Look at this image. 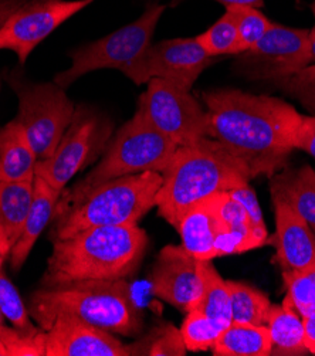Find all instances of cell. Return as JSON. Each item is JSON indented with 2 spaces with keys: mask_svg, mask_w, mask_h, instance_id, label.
Masks as SVG:
<instances>
[{
  "mask_svg": "<svg viewBox=\"0 0 315 356\" xmlns=\"http://www.w3.org/2000/svg\"><path fill=\"white\" fill-rule=\"evenodd\" d=\"M162 179L156 196L158 213L177 229L191 207L248 185L252 176L222 144L207 136L192 145L178 147L162 172Z\"/></svg>",
  "mask_w": 315,
  "mask_h": 356,
  "instance_id": "3957f363",
  "label": "cell"
},
{
  "mask_svg": "<svg viewBox=\"0 0 315 356\" xmlns=\"http://www.w3.org/2000/svg\"><path fill=\"white\" fill-rule=\"evenodd\" d=\"M0 355L46 356V331L22 332L3 327L0 330Z\"/></svg>",
  "mask_w": 315,
  "mask_h": 356,
  "instance_id": "4dcf8cb0",
  "label": "cell"
},
{
  "mask_svg": "<svg viewBox=\"0 0 315 356\" xmlns=\"http://www.w3.org/2000/svg\"><path fill=\"white\" fill-rule=\"evenodd\" d=\"M266 327L271 338L270 355H302L307 350L304 324L300 314L290 305H271Z\"/></svg>",
  "mask_w": 315,
  "mask_h": 356,
  "instance_id": "cb8c5ba5",
  "label": "cell"
},
{
  "mask_svg": "<svg viewBox=\"0 0 315 356\" xmlns=\"http://www.w3.org/2000/svg\"><path fill=\"white\" fill-rule=\"evenodd\" d=\"M163 12L165 6H150L138 20L99 40L76 49L72 51V65L58 73L54 83L65 90L91 71L107 68L120 70L128 76L152 44V35Z\"/></svg>",
  "mask_w": 315,
  "mask_h": 356,
  "instance_id": "52a82bcc",
  "label": "cell"
},
{
  "mask_svg": "<svg viewBox=\"0 0 315 356\" xmlns=\"http://www.w3.org/2000/svg\"><path fill=\"white\" fill-rule=\"evenodd\" d=\"M113 127L107 118L87 105L76 106L72 122L65 129L53 155L38 161L36 176L63 192L73 177L107 149Z\"/></svg>",
  "mask_w": 315,
  "mask_h": 356,
  "instance_id": "9c48e42d",
  "label": "cell"
},
{
  "mask_svg": "<svg viewBox=\"0 0 315 356\" xmlns=\"http://www.w3.org/2000/svg\"><path fill=\"white\" fill-rule=\"evenodd\" d=\"M275 233L268 243L275 247V260L283 271H302L315 264V233L284 200L271 196Z\"/></svg>",
  "mask_w": 315,
  "mask_h": 356,
  "instance_id": "2e32d148",
  "label": "cell"
},
{
  "mask_svg": "<svg viewBox=\"0 0 315 356\" xmlns=\"http://www.w3.org/2000/svg\"><path fill=\"white\" fill-rule=\"evenodd\" d=\"M270 191L271 196L293 207L315 233V170L309 165L273 175Z\"/></svg>",
  "mask_w": 315,
  "mask_h": 356,
  "instance_id": "44dd1931",
  "label": "cell"
},
{
  "mask_svg": "<svg viewBox=\"0 0 315 356\" xmlns=\"http://www.w3.org/2000/svg\"><path fill=\"white\" fill-rule=\"evenodd\" d=\"M177 230L182 238L181 245L199 261H212L216 257L233 254L218 215L215 196L191 207Z\"/></svg>",
  "mask_w": 315,
  "mask_h": 356,
  "instance_id": "e0dca14e",
  "label": "cell"
},
{
  "mask_svg": "<svg viewBox=\"0 0 315 356\" xmlns=\"http://www.w3.org/2000/svg\"><path fill=\"white\" fill-rule=\"evenodd\" d=\"M151 342L148 346H144L139 350V355H151V356H185L186 346L181 334V330H177L173 325H165L155 330L150 337Z\"/></svg>",
  "mask_w": 315,
  "mask_h": 356,
  "instance_id": "d6a6232c",
  "label": "cell"
},
{
  "mask_svg": "<svg viewBox=\"0 0 315 356\" xmlns=\"http://www.w3.org/2000/svg\"><path fill=\"white\" fill-rule=\"evenodd\" d=\"M92 0H30L0 29V50H12L24 64L30 53Z\"/></svg>",
  "mask_w": 315,
  "mask_h": 356,
  "instance_id": "7c38bea8",
  "label": "cell"
},
{
  "mask_svg": "<svg viewBox=\"0 0 315 356\" xmlns=\"http://www.w3.org/2000/svg\"><path fill=\"white\" fill-rule=\"evenodd\" d=\"M3 311H2V308H0V330L3 328Z\"/></svg>",
  "mask_w": 315,
  "mask_h": 356,
  "instance_id": "b9f144b4",
  "label": "cell"
},
{
  "mask_svg": "<svg viewBox=\"0 0 315 356\" xmlns=\"http://www.w3.org/2000/svg\"><path fill=\"white\" fill-rule=\"evenodd\" d=\"M3 260L5 259L0 256V308H2L5 318L9 319L16 330L22 332H36L39 328L31 324L29 309L26 308L13 282L3 271Z\"/></svg>",
  "mask_w": 315,
  "mask_h": 356,
  "instance_id": "f1b7e54d",
  "label": "cell"
},
{
  "mask_svg": "<svg viewBox=\"0 0 315 356\" xmlns=\"http://www.w3.org/2000/svg\"><path fill=\"white\" fill-rule=\"evenodd\" d=\"M0 86H2V80H0Z\"/></svg>",
  "mask_w": 315,
  "mask_h": 356,
  "instance_id": "ee69618b",
  "label": "cell"
},
{
  "mask_svg": "<svg viewBox=\"0 0 315 356\" xmlns=\"http://www.w3.org/2000/svg\"><path fill=\"white\" fill-rule=\"evenodd\" d=\"M207 134L249 170L273 176L296 149L294 139L302 115L289 102L240 90L203 94Z\"/></svg>",
  "mask_w": 315,
  "mask_h": 356,
  "instance_id": "6da1fadb",
  "label": "cell"
},
{
  "mask_svg": "<svg viewBox=\"0 0 315 356\" xmlns=\"http://www.w3.org/2000/svg\"><path fill=\"white\" fill-rule=\"evenodd\" d=\"M287 289L284 304L294 308L301 318L315 311V284L302 271H283Z\"/></svg>",
  "mask_w": 315,
  "mask_h": 356,
  "instance_id": "1f68e13d",
  "label": "cell"
},
{
  "mask_svg": "<svg viewBox=\"0 0 315 356\" xmlns=\"http://www.w3.org/2000/svg\"><path fill=\"white\" fill-rule=\"evenodd\" d=\"M148 234L136 223L91 227L53 240L42 286L81 280H122L143 261Z\"/></svg>",
  "mask_w": 315,
  "mask_h": 356,
  "instance_id": "7a4b0ae2",
  "label": "cell"
},
{
  "mask_svg": "<svg viewBox=\"0 0 315 356\" xmlns=\"http://www.w3.org/2000/svg\"><path fill=\"white\" fill-rule=\"evenodd\" d=\"M294 148L305 151L312 158H315V115L314 117L302 115L296 134Z\"/></svg>",
  "mask_w": 315,
  "mask_h": 356,
  "instance_id": "d590c367",
  "label": "cell"
},
{
  "mask_svg": "<svg viewBox=\"0 0 315 356\" xmlns=\"http://www.w3.org/2000/svg\"><path fill=\"white\" fill-rule=\"evenodd\" d=\"M178 145L155 129L136 108L134 117L117 132L107 145L99 163L84 177L73 191V200L80 199L88 191L117 177L143 172L162 173Z\"/></svg>",
  "mask_w": 315,
  "mask_h": 356,
  "instance_id": "8992f818",
  "label": "cell"
},
{
  "mask_svg": "<svg viewBox=\"0 0 315 356\" xmlns=\"http://www.w3.org/2000/svg\"><path fill=\"white\" fill-rule=\"evenodd\" d=\"M215 203L233 254L246 253L264 245L257 237L246 210L236 199L223 192L215 195Z\"/></svg>",
  "mask_w": 315,
  "mask_h": 356,
  "instance_id": "603a6c76",
  "label": "cell"
},
{
  "mask_svg": "<svg viewBox=\"0 0 315 356\" xmlns=\"http://www.w3.org/2000/svg\"><path fill=\"white\" fill-rule=\"evenodd\" d=\"M302 324H304L305 348L309 353L315 355V311L308 316L302 318Z\"/></svg>",
  "mask_w": 315,
  "mask_h": 356,
  "instance_id": "8d00e7d4",
  "label": "cell"
},
{
  "mask_svg": "<svg viewBox=\"0 0 315 356\" xmlns=\"http://www.w3.org/2000/svg\"><path fill=\"white\" fill-rule=\"evenodd\" d=\"M186 314L188 315L181 327L186 350L200 352L212 348L222 331L196 308Z\"/></svg>",
  "mask_w": 315,
  "mask_h": 356,
  "instance_id": "f546056e",
  "label": "cell"
},
{
  "mask_svg": "<svg viewBox=\"0 0 315 356\" xmlns=\"http://www.w3.org/2000/svg\"><path fill=\"white\" fill-rule=\"evenodd\" d=\"M233 199H236L243 209L246 210L248 216L253 225V229L257 234V237L266 244L268 243V233H267V227H266V222H264V215H263V210L260 207V203L257 200L256 192L252 189V186L248 185H243L239 186L236 189H232L230 192H227Z\"/></svg>",
  "mask_w": 315,
  "mask_h": 356,
  "instance_id": "e575fe53",
  "label": "cell"
},
{
  "mask_svg": "<svg viewBox=\"0 0 315 356\" xmlns=\"http://www.w3.org/2000/svg\"><path fill=\"white\" fill-rule=\"evenodd\" d=\"M202 275V296L196 309L202 311L220 331L232 324V300L225 281L210 261H199Z\"/></svg>",
  "mask_w": 315,
  "mask_h": 356,
  "instance_id": "d4e9b609",
  "label": "cell"
},
{
  "mask_svg": "<svg viewBox=\"0 0 315 356\" xmlns=\"http://www.w3.org/2000/svg\"><path fill=\"white\" fill-rule=\"evenodd\" d=\"M29 314L43 331L58 315H72L84 323L124 337L143 331V312L122 280H81L42 286L29 301Z\"/></svg>",
  "mask_w": 315,
  "mask_h": 356,
  "instance_id": "277c9868",
  "label": "cell"
},
{
  "mask_svg": "<svg viewBox=\"0 0 315 356\" xmlns=\"http://www.w3.org/2000/svg\"><path fill=\"white\" fill-rule=\"evenodd\" d=\"M271 348L266 325L232 323L219 334L212 350L216 356H267Z\"/></svg>",
  "mask_w": 315,
  "mask_h": 356,
  "instance_id": "7402d4cb",
  "label": "cell"
},
{
  "mask_svg": "<svg viewBox=\"0 0 315 356\" xmlns=\"http://www.w3.org/2000/svg\"><path fill=\"white\" fill-rule=\"evenodd\" d=\"M312 10H314V16H315V3H314V8H312Z\"/></svg>",
  "mask_w": 315,
  "mask_h": 356,
  "instance_id": "7bdbcfd3",
  "label": "cell"
},
{
  "mask_svg": "<svg viewBox=\"0 0 315 356\" xmlns=\"http://www.w3.org/2000/svg\"><path fill=\"white\" fill-rule=\"evenodd\" d=\"M152 293L184 312L195 309L202 296L199 260L182 245L163 247L151 273Z\"/></svg>",
  "mask_w": 315,
  "mask_h": 356,
  "instance_id": "5bb4252c",
  "label": "cell"
},
{
  "mask_svg": "<svg viewBox=\"0 0 315 356\" xmlns=\"http://www.w3.org/2000/svg\"><path fill=\"white\" fill-rule=\"evenodd\" d=\"M196 39L204 51L213 58L225 54H240L243 51L236 23L229 12L204 33L196 35Z\"/></svg>",
  "mask_w": 315,
  "mask_h": 356,
  "instance_id": "4316f807",
  "label": "cell"
},
{
  "mask_svg": "<svg viewBox=\"0 0 315 356\" xmlns=\"http://www.w3.org/2000/svg\"><path fill=\"white\" fill-rule=\"evenodd\" d=\"M33 202V181L0 182V256L8 259L20 238Z\"/></svg>",
  "mask_w": 315,
  "mask_h": 356,
  "instance_id": "d6986e66",
  "label": "cell"
},
{
  "mask_svg": "<svg viewBox=\"0 0 315 356\" xmlns=\"http://www.w3.org/2000/svg\"><path fill=\"white\" fill-rule=\"evenodd\" d=\"M150 124L178 147L207 138V114L189 91L162 79H151L138 102Z\"/></svg>",
  "mask_w": 315,
  "mask_h": 356,
  "instance_id": "30bf717a",
  "label": "cell"
},
{
  "mask_svg": "<svg viewBox=\"0 0 315 356\" xmlns=\"http://www.w3.org/2000/svg\"><path fill=\"white\" fill-rule=\"evenodd\" d=\"M9 84L19 98L17 121L39 161L56 151L73 120L76 105L56 83H29L22 76H10Z\"/></svg>",
  "mask_w": 315,
  "mask_h": 356,
  "instance_id": "ba28073f",
  "label": "cell"
},
{
  "mask_svg": "<svg viewBox=\"0 0 315 356\" xmlns=\"http://www.w3.org/2000/svg\"><path fill=\"white\" fill-rule=\"evenodd\" d=\"M162 181L159 172H143L117 177L88 191L60 216L54 238H67L98 226L138 223L156 206Z\"/></svg>",
  "mask_w": 315,
  "mask_h": 356,
  "instance_id": "5b68a950",
  "label": "cell"
},
{
  "mask_svg": "<svg viewBox=\"0 0 315 356\" xmlns=\"http://www.w3.org/2000/svg\"><path fill=\"white\" fill-rule=\"evenodd\" d=\"M307 63L315 64V26L309 31V39H308V54H307Z\"/></svg>",
  "mask_w": 315,
  "mask_h": 356,
  "instance_id": "ab89813d",
  "label": "cell"
},
{
  "mask_svg": "<svg viewBox=\"0 0 315 356\" xmlns=\"http://www.w3.org/2000/svg\"><path fill=\"white\" fill-rule=\"evenodd\" d=\"M308 39L309 30L273 23L253 47L239 54V73L252 80H283L308 65Z\"/></svg>",
  "mask_w": 315,
  "mask_h": 356,
  "instance_id": "8fae6325",
  "label": "cell"
},
{
  "mask_svg": "<svg viewBox=\"0 0 315 356\" xmlns=\"http://www.w3.org/2000/svg\"><path fill=\"white\" fill-rule=\"evenodd\" d=\"M280 83L284 91L315 113V64L301 68L297 73L280 80Z\"/></svg>",
  "mask_w": 315,
  "mask_h": 356,
  "instance_id": "836d02e7",
  "label": "cell"
},
{
  "mask_svg": "<svg viewBox=\"0 0 315 356\" xmlns=\"http://www.w3.org/2000/svg\"><path fill=\"white\" fill-rule=\"evenodd\" d=\"M129 346L111 332L72 315H58L46 331V356H128Z\"/></svg>",
  "mask_w": 315,
  "mask_h": 356,
  "instance_id": "9a60e30c",
  "label": "cell"
},
{
  "mask_svg": "<svg viewBox=\"0 0 315 356\" xmlns=\"http://www.w3.org/2000/svg\"><path fill=\"white\" fill-rule=\"evenodd\" d=\"M38 161L17 120L0 128V182L33 181Z\"/></svg>",
  "mask_w": 315,
  "mask_h": 356,
  "instance_id": "ffe728a7",
  "label": "cell"
},
{
  "mask_svg": "<svg viewBox=\"0 0 315 356\" xmlns=\"http://www.w3.org/2000/svg\"><path fill=\"white\" fill-rule=\"evenodd\" d=\"M232 300V323L266 325L271 308L268 297L248 284L227 281Z\"/></svg>",
  "mask_w": 315,
  "mask_h": 356,
  "instance_id": "484cf974",
  "label": "cell"
},
{
  "mask_svg": "<svg viewBox=\"0 0 315 356\" xmlns=\"http://www.w3.org/2000/svg\"><path fill=\"white\" fill-rule=\"evenodd\" d=\"M212 61L213 57L204 51L196 38L170 39L151 44L127 77L136 86L162 79L191 91Z\"/></svg>",
  "mask_w": 315,
  "mask_h": 356,
  "instance_id": "4fadbf2b",
  "label": "cell"
},
{
  "mask_svg": "<svg viewBox=\"0 0 315 356\" xmlns=\"http://www.w3.org/2000/svg\"><path fill=\"white\" fill-rule=\"evenodd\" d=\"M23 3L24 0H0V29Z\"/></svg>",
  "mask_w": 315,
  "mask_h": 356,
  "instance_id": "74e56055",
  "label": "cell"
},
{
  "mask_svg": "<svg viewBox=\"0 0 315 356\" xmlns=\"http://www.w3.org/2000/svg\"><path fill=\"white\" fill-rule=\"evenodd\" d=\"M61 192L54 189L40 176L33 179V202L26 219L23 233L9 254L10 266L15 271L20 270L26 263L31 248L36 244L42 232L53 219Z\"/></svg>",
  "mask_w": 315,
  "mask_h": 356,
  "instance_id": "ac0fdd59",
  "label": "cell"
},
{
  "mask_svg": "<svg viewBox=\"0 0 315 356\" xmlns=\"http://www.w3.org/2000/svg\"><path fill=\"white\" fill-rule=\"evenodd\" d=\"M302 273L315 284V264L308 267V268H305V270H302Z\"/></svg>",
  "mask_w": 315,
  "mask_h": 356,
  "instance_id": "60d3db41",
  "label": "cell"
},
{
  "mask_svg": "<svg viewBox=\"0 0 315 356\" xmlns=\"http://www.w3.org/2000/svg\"><path fill=\"white\" fill-rule=\"evenodd\" d=\"M226 12L230 13L236 23L239 40L243 51L253 47L273 24L257 8L233 5L227 6Z\"/></svg>",
  "mask_w": 315,
  "mask_h": 356,
  "instance_id": "83f0119b",
  "label": "cell"
},
{
  "mask_svg": "<svg viewBox=\"0 0 315 356\" xmlns=\"http://www.w3.org/2000/svg\"><path fill=\"white\" fill-rule=\"evenodd\" d=\"M181 2H185V0H173V5H178ZM215 2H219L222 5L233 6V5H244V6H252V8H261L264 3L263 0H215Z\"/></svg>",
  "mask_w": 315,
  "mask_h": 356,
  "instance_id": "f35d334b",
  "label": "cell"
}]
</instances>
